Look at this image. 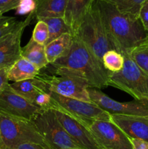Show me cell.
Instances as JSON below:
<instances>
[{
    "label": "cell",
    "instance_id": "f1b7e54d",
    "mask_svg": "<svg viewBox=\"0 0 148 149\" xmlns=\"http://www.w3.org/2000/svg\"><path fill=\"white\" fill-rule=\"evenodd\" d=\"M20 0H0V13L3 15L12 10H16Z\"/></svg>",
    "mask_w": 148,
    "mask_h": 149
},
{
    "label": "cell",
    "instance_id": "4dcf8cb0",
    "mask_svg": "<svg viewBox=\"0 0 148 149\" xmlns=\"http://www.w3.org/2000/svg\"><path fill=\"white\" fill-rule=\"evenodd\" d=\"M9 68H1L0 69V95L9 85V79L7 72Z\"/></svg>",
    "mask_w": 148,
    "mask_h": 149
},
{
    "label": "cell",
    "instance_id": "7c38bea8",
    "mask_svg": "<svg viewBox=\"0 0 148 149\" xmlns=\"http://www.w3.org/2000/svg\"><path fill=\"white\" fill-rule=\"evenodd\" d=\"M41 109L19 95L10 84L0 95V111L20 119L32 121Z\"/></svg>",
    "mask_w": 148,
    "mask_h": 149
},
{
    "label": "cell",
    "instance_id": "e575fe53",
    "mask_svg": "<svg viewBox=\"0 0 148 149\" xmlns=\"http://www.w3.org/2000/svg\"><path fill=\"white\" fill-rule=\"evenodd\" d=\"M35 1H36V0H35Z\"/></svg>",
    "mask_w": 148,
    "mask_h": 149
},
{
    "label": "cell",
    "instance_id": "44dd1931",
    "mask_svg": "<svg viewBox=\"0 0 148 149\" xmlns=\"http://www.w3.org/2000/svg\"><path fill=\"white\" fill-rule=\"evenodd\" d=\"M114 6L121 14L139 19V12L146 0H102Z\"/></svg>",
    "mask_w": 148,
    "mask_h": 149
},
{
    "label": "cell",
    "instance_id": "30bf717a",
    "mask_svg": "<svg viewBox=\"0 0 148 149\" xmlns=\"http://www.w3.org/2000/svg\"><path fill=\"white\" fill-rule=\"evenodd\" d=\"M38 77L46 84L48 91L65 97L91 102L89 95L88 86L77 79L67 76L40 74Z\"/></svg>",
    "mask_w": 148,
    "mask_h": 149
},
{
    "label": "cell",
    "instance_id": "cb8c5ba5",
    "mask_svg": "<svg viewBox=\"0 0 148 149\" xmlns=\"http://www.w3.org/2000/svg\"><path fill=\"white\" fill-rule=\"evenodd\" d=\"M129 55L139 68L148 76V41L132 49Z\"/></svg>",
    "mask_w": 148,
    "mask_h": 149
},
{
    "label": "cell",
    "instance_id": "7a4b0ae2",
    "mask_svg": "<svg viewBox=\"0 0 148 149\" xmlns=\"http://www.w3.org/2000/svg\"><path fill=\"white\" fill-rule=\"evenodd\" d=\"M95 3L107 35L119 52L129 54L135 47L147 42L148 32L140 19L124 15L102 0H95Z\"/></svg>",
    "mask_w": 148,
    "mask_h": 149
},
{
    "label": "cell",
    "instance_id": "52a82bcc",
    "mask_svg": "<svg viewBox=\"0 0 148 149\" xmlns=\"http://www.w3.org/2000/svg\"><path fill=\"white\" fill-rule=\"evenodd\" d=\"M32 122L50 149H82L67 133L52 109L41 110Z\"/></svg>",
    "mask_w": 148,
    "mask_h": 149
},
{
    "label": "cell",
    "instance_id": "d6a6232c",
    "mask_svg": "<svg viewBox=\"0 0 148 149\" xmlns=\"http://www.w3.org/2000/svg\"><path fill=\"white\" fill-rule=\"evenodd\" d=\"M13 149H48L36 143H23L17 146Z\"/></svg>",
    "mask_w": 148,
    "mask_h": 149
},
{
    "label": "cell",
    "instance_id": "1f68e13d",
    "mask_svg": "<svg viewBox=\"0 0 148 149\" xmlns=\"http://www.w3.org/2000/svg\"><path fill=\"white\" fill-rule=\"evenodd\" d=\"M133 149H148V142L139 139L130 138Z\"/></svg>",
    "mask_w": 148,
    "mask_h": 149
},
{
    "label": "cell",
    "instance_id": "8fae6325",
    "mask_svg": "<svg viewBox=\"0 0 148 149\" xmlns=\"http://www.w3.org/2000/svg\"><path fill=\"white\" fill-rule=\"evenodd\" d=\"M35 15L33 12L28 15L13 31L0 40V69L10 68L21 58V38L26 26L30 24Z\"/></svg>",
    "mask_w": 148,
    "mask_h": 149
},
{
    "label": "cell",
    "instance_id": "4316f807",
    "mask_svg": "<svg viewBox=\"0 0 148 149\" xmlns=\"http://www.w3.org/2000/svg\"><path fill=\"white\" fill-rule=\"evenodd\" d=\"M36 2L35 0H20L18 7L16 9V14L20 15L30 14L35 12Z\"/></svg>",
    "mask_w": 148,
    "mask_h": 149
},
{
    "label": "cell",
    "instance_id": "83f0119b",
    "mask_svg": "<svg viewBox=\"0 0 148 149\" xmlns=\"http://www.w3.org/2000/svg\"><path fill=\"white\" fill-rule=\"evenodd\" d=\"M51 104H52V98L48 91L40 93L35 99V101L33 103V105L37 106L41 110L50 109Z\"/></svg>",
    "mask_w": 148,
    "mask_h": 149
},
{
    "label": "cell",
    "instance_id": "8992f818",
    "mask_svg": "<svg viewBox=\"0 0 148 149\" xmlns=\"http://www.w3.org/2000/svg\"><path fill=\"white\" fill-rule=\"evenodd\" d=\"M48 92L52 98L50 109H56L67 113L88 129L97 120L111 121V116L92 102L69 98Z\"/></svg>",
    "mask_w": 148,
    "mask_h": 149
},
{
    "label": "cell",
    "instance_id": "9a60e30c",
    "mask_svg": "<svg viewBox=\"0 0 148 149\" xmlns=\"http://www.w3.org/2000/svg\"><path fill=\"white\" fill-rule=\"evenodd\" d=\"M95 0H68L64 20L71 28L73 36L76 33L86 13Z\"/></svg>",
    "mask_w": 148,
    "mask_h": 149
},
{
    "label": "cell",
    "instance_id": "7402d4cb",
    "mask_svg": "<svg viewBox=\"0 0 148 149\" xmlns=\"http://www.w3.org/2000/svg\"><path fill=\"white\" fill-rule=\"evenodd\" d=\"M40 20L46 23L49 30V39L46 45L65 33H71L73 36V30L67 24L63 17H45Z\"/></svg>",
    "mask_w": 148,
    "mask_h": 149
},
{
    "label": "cell",
    "instance_id": "2e32d148",
    "mask_svg": "<svg viewBox=\"0 0 148 149\" xmlns=\"http://www.w3.org/2000/svg\"><path fill=\"white\" fill-rule=\"evenodd\" d=\"M10 87L19 95L22 96L33 104L35 99L40 93L48 91L46 84L39 78L26 79L24 81L10 84Z\"/></svg>",
    "mask_w": 148,
    "mask_h": 149
},
{
    "label": "cell",
    "instance_id": "6da1fadb",
    "mask_svg": "<svg viewBox=\"0 0 148 149\" xmlns=\"http://www.w3.org/2000/svg\"><path fill=\"white\" fill-rule=\"evenodd\" d=\"M51 65L55 75L77 79L90 88L108 87L110 71L76 36L73 37L68 52Z\"/></svg>",
    "mask_w": 148,
    "mask_h": 149
},
{
    "label": "cell",
    "instance_id": "484cf974",
    "mask_svg": "<svg viewBox=\"0 0 148 149\" xmlns=\"http://www.w3.org/2000/svg\"><path fill=\"white\" fill-rule=\"evenodd\" d=\"M20 23L16 17L2 16L0 18V40L13 31Z\"/></svg>",
    "mask_w": 148,
    "mask_h": 149
},
{
    "label": "cell",
    "instance_id": "9c48e42d",
    "mask_svg": "<svg viewBox=\"0 0 148 149\" xmlns=\"http://www.w3.org/2000/svg\"><path fill=\"white\" fill-rule=\"evenodd\" d=\"M89 130L99 149H133L130 138L112 121H96Z\"/></svg>",
    "mask_w": 148,
    "mask_h": 149
},
{
    "label": "cell",
    "instance_id": "ba28073f",
    "mask_svg": "<svg viewBox=\"0 0 148 149\" xmlns=\"http://www.w3.org/2000/svg\"><path fill=\"white\" fill-rule=\"evenodd\" d=\"M87 90L91 101L110 116H148V101L147 100L119 102L112 99L99 89L89 87Z\"/></svg>",
    "mask_w": 148,
    "mask_h": 149
},
{
    "label": "cell",
    "instance_id": "d6986e66",
    "mask_svg": "<svg viewBox=\"0 0 148 149\" xmlns=\"http://www.w3.org/2000/svg\"><path fill=\"white\" fill-rule=\"evenodd\" d=\"M21 57L32 63L39 70L46 68L49 65L45 52V46L37 43L31 38L27 45L22 47Z\"/></svg>",
    "mask_w": 148,
    "mask_h": 149
},
{
    "label": "cell",
    "instance_id": "d4e9b609",
    "mask_svg": "<svg viewBox=\"0 0 148 149\" xmlns=\"http://www.w3.org/2000/svg\"><path fill=\"white\" fill-rule=\"evenodd\" d=\"M31 39L40 45H46L49 39V30L46 23L39 20L33 29Z\"/></svg>",
    "mask_w": 148,
    "mask_h": 149
},
{
    "label": "cell",
    "instance_id": "277c9868",
    "mask_svg": "<svg viewBox=\"0 0 148 149\" xmlns=\"http://www.w3.org/2000/svg\"><path fill=\"white\" fill-rule=\"evenodd\" d=\"M74 36L79 38L101 61L103 55L107 51L117 50L107 35L95 1L86 13Z\"/></svg>",
    "mask_w": 148,
    "mask_h": 149
},
{
    "label": "cell",
    "instance_id": "4fadbf2b",
    "mask_svg": "<svg viewBox=\"0 0 148 149\" xmlns=\"http://www.w3.org/2000/svg\"><path fill=\"white\" fill-rule=\"evenodd\" d=\"M52 111L67 133L82 149H99L88 128L61 111Z\"/></svg>",
    "mask_w": 148,
    "mask_h": 149
},
{
    "label": "cell",
    "instance_id": "f546056e",
    "mask_svg": "<svg viewBox=\"0 0 148 149\" xmlns=\"http://www.w3.org/2000/svg\"><path fill=\"white\" fill-rule=\"evenodd\" d=\"M139 17L145 29L148 32V0H146L142 6Z\"/></svg>",
    "mask_w": 148,
    "mask_h": 149
},
{
    "label": "cell",
    "instance_id": "603a6c76",
    "mask_svg": "<svg viewBox=\"0 0 148 149\" xmlns=\"http://www.w3.org/2000/svg\"><path fill=\"white\" fill-rule=\"evenodd\" d=\"M102 61L106 70L110 72H118L123 68L124 58L118 51L111 49L104 53Z\"/></svg>",
    "mask_w": 148,
    "mask_h": 149
},
{
    "label": "cell",
    "instance_id": "3957f363",
    "mask_svg": "<svg viewBox=\"0 0 148 149\" xmlns=\"http://www.w3.org/2000/svg\"><path fill=\"white\" fill-rule=\"evenodd\" d=\"M28 143L50 149L32 121L0 111V149H13L20 144Z\"/></svg>",
    "mask_w": 148,
    "mask_h": 149
},
{
    "label": "cell",
    "instance_id": "ac0fdd59",
    "mask_svg": "<svg viewBox=\"0 0 148 149\" xmlns=\"http://www.w3.org/2000/svg\"><path fill=\"white\" fill-rule=\"evenodd\" d=\"M39 74L40 70L36 65L21 57L9 68L7 76L9 81L17 82L36 78Z\"/></svg>",
    "mask_w": 148,
    "mask_h": 149
},
{
    "label": "cell",
    "instance_id": "836d02e7",
    "mask_svg": "<svg viewBox=\"0 0 148 149\" xmlns=\"http://www.w3.org/2000/svg\"><path fill=\"white\" fill-rule=\"evenodd\" d=\"M2 16H3V15H1V13H0V18H1V17H2Z\"/></svg>",
    "mask_w": 148,
    "mask_h": 149
},
{
    "label": "cell",
    "instance_id": "e0dca14e",
    "mask_svg": "<svg viewBox=\"0 0 148 149\" xmlns=\"http://www.w3.org/2000/svg\"><path fill=\"white\" fill-rule=\"evenodd\" d=\"M68 0H36L35 15L37 20L45 17H63Z\"/></svg>",
    "mask_w": 148,
    "mask_h": 149
},
{
    "label": "cell",
    "instance_id": "ffe728a7",
    "mask_svg": "<svg viewBox=\"0 0 148 149\" xmlns=\"http://www.w3.org/2000/svg\"><path fill=\"white\" fill-rule=\"evenodd\" d=\"M73 37V36L71 33H65L45 46V52L49 64L55 63L68 52Z\"/></svg>",
    "mask_w": 148,
    "mask_h": 149
},
{
    "label": "cell",
    "instance_id": "5b68a950",
    "mask_svg": "<svg viewBox=\"0 0 148 149\" xmlns=\"http://www.w3.org/2000/svg\"><path fill=\"white\" fill-rule=\"evenodd\" d=\"M123 67L118 72H110L108 86L115 87L131 95L134 100L148 101V76L135 63L128 53Z\"/></svg>",
    "mask_w": 148,
    "mask_h": 149
},
{
    "label": "cell",
    "instance_id": "5bb4252c",
    "mask_svg": "<svg viewBox=\"0 0 148 149\" xmlns=\"http://www.w3.org/2000/svg\"><path fill=\"white\" fill-rule=\"evenodd\" d=\"M111 121L129 138L148 142V116L112 115Z\"/></svg>",
    "mask_w": 148,
    "mask_h": 149
}]
</instances>
